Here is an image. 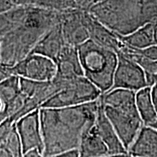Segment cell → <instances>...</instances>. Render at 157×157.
I'll use <instances>...</instances> for the list:
<instances>
[{"label":"cell","mask_w":157,"mask_h":157,"mask_svg":"<svg viewBox=\"0 0 157 157\" xmlns=\"http://www.w3.org/2000/svg\"><path fill=\"white\" fill-rule=\"evenodd\" d=\"M60 23V12L37 5H16L0 14V66L13 67L32 53Z\"/></svg>","instance_id":"1"},{"label":"cell","mask_w":157,"mask_h":157,"mask_svg":"<svg viewBox=\"0 0 157 157\" xmlns=\"http://www.w3.org/2000/svg\"><path fill=\"white\" fill-rule=\"evenodd\" d=\"M99 103L100 98L76 106L39 109L44 156L78 149L83 137L95 126Z\"/></svg>","instance_id":"2"},{"label":"cell","mask_w":157,"mask_h":157,"mask_svg":"<svg viewBox=\"0 0 157 157\" xmlns=\"http://www.w3.org/2000/svg\"><path fill=\"white\" fill-rule=\"evenodd\" d=\"M101 101L105 115L128 151L144 126L137 108L136 93L128 90H112L103 94Z\"/></svg>","instance_id":"3"},{"label":"cell","mask_w":157,"mask_h":157,"mask_svg":"<svg viewBox=\"0 0 157 157\" xmlns=\"http://www.w3.org/2000/svg\"><path fill=\"white\" fill-rule=\"evenodd\" d=\"M88 12L121 36H127L147 24L143 0H101Z\"/></svg>","instance_id":"4"},{"label":"cell","mask_w":157,"mask_h":157,"mask_svg":"<svg viewBox=\"0 0 157 157\" xmlns=\"http://www.w3.org/2000/svg\"><path fill=\"white\" fill-rule=\"evenodd\" d=\"M78 51L84 77L102 94L109 92L113 85L118 54L90 39L80 45Z\"/></svg>","instance_id":"5"},{"label":"cell","mask_w":157,"mask_h":157,"mask_svg":"<svg viewBox=\"0 0 157 157\" xmlns=\"http://www.w3.org/2000/svg\"><path fill=\"white\" fill-rule=\"evenodd\" d=\"M1 81L12 76H17L32 81L47 82L54 79L58 68L56 62L42 55H29L13 67L0 66Z\"/></svg>","instance_id":"6"},{"label":"cell","mask_w":157,"mask_h":157,"mask_svg":"<svg viewBox=\"0 0 157 157\" xmlns=\"http://www.w3.org/2000/svg\"><path fill=\"white\" fill-rule=\"evenodd\" d=\"M102 93L84 76L72 80L41 106L49 109H61L83 105L98 101Z\"/></svg>","instance_id":"7"},{"label":"cell","mask_w":157,"mask_h":157,"mask_svg":"<svg viewBox=\"0 0 157 157\" xmlns=\"http://www.w3.org/2000/svg\"><path fill=\"white\" fill-rule=\"evenodd\" d=\"M148 87L146 76L143 68L135 62L118 53V64L113 85L111 90L123 89L137 93Z\"/></svg>","instance_id":"8"},{"label":"cell","mask_w":157,"mask_h":157,"mask_svg":"<svg viewBox=\"0 0 157 157\" xmlns=\"http://www.w3.org/2000/svg\"><path fill=\"white\" fill-rule=\"evenodd\" d=\"M23 153L38 150L44 153V145L41 129L39 109L25 115L15 122Z\"/></svg>","instance_id":"9"},{"label":"cell","mask_w":157,"mask_h":157,"mask_svg":"<svg viewBox=\"0 0 157 157\" xmlns=\"http://www.w3.org/2000/svg\"><path fill=\"white\" fill-rule=\"evenodd\" d=\"M60 25L66 44L78 48L90 39L81 8L60 12Z\"/></svg>","instance_id":"10"},{"label":"cell","mask_w":157,"mask_h":157,"mask_svg":"<svg viewBox=\"0 0 157 157\" xmlns=\"http://www.w3.org/2000/svg\"><path fill=\"white\" fill-rule=\"evenodd\" d=\"M82 21L87 29L90 40L117 53L119 52L121 41L113 31L98 21L87 10H82Z\"/></svg>","instance_id":"11"},{"label":"cell","mask_w":157,"mask_h":157,"mask_svg":"<svg viewBox=\"0 0 157 157\" xmlns=\"http://www.w3.org/2000/svg\"><path fill=\"white\" fill-rule=\"evenodd\" d=\"M95 126L98 135L109 148L110 155L129 154L127 149L125 148L123 143L118 136L112 124L105 115L101 101V98Z\"/></svg>","instance_id":"12"},{"label":"cell","mask_w":157,"mask_h":157,"mask_svg":"<svg viewBox=\"0 0 157 157\" xmlns=\"http://www.w3.org/2000/svg\"><path fill=\"white\" fill-rule=\"evenodd\" d=\"M56 76L64 79L71 80L84 76L78 48L65 44L56 61Z\"/></svg>","instance_id":"13"},{"label":"cell","mask_w":157,"mask_h":157,"mask_svg":"<svg viewBox=\"0 0 157 157\" xmlns=\"http://www.w3.org/2000/svg\"><path fill=\"white\" fill-rule=\"evenodd\" d=\"M128 153L132 157H157V130L143 126Z\"/></svg>","instance_id":"14"},{"label":"cell","mask_w":157,"mask_h":157,"mask_svg":"<svg viewBox=\"0 0 157 157\" xmlns=\"http://www.w3.org/2000/svg\"><path fill=\"white\" fill-rule=\"evenodd\" d=\"M65 45L60 23L44 36L39 42L32 53L39 54L50 58L56 62ZM31 53V54H32Z\"/></svg>","instance_id":"15"},{"label":"cell","mask_w":157,"mask_h":157,"mask_svg":"<svg viewBox=\"0 0 157 157\" xmlns=\"http://www.w3.org/2000/svg\"><path fill=\"white\" fill-rule=\"evenodd\" d=\"M80 157H100L110 155L109 148L94 126L82 138L78 148Z\"/></svg>","instance_id":"16"},{"label":"cell","mask_w":157,"mask_h":157,"mask_svg":"<svg viewBox=\"0 0 157 157\" xmlns=\"http://www.w3.org/2000/svg\"><path fill=\"white\" fill-rule=\"evenodd\" d=\"M116 34L124 44L138 50H143L156 44L154 23L145 24L127 36Z\"/></svg>","instance_id":"17"},{"label":"cell","mask_w":157,"mask_h":157,"mask_svg":"<svg viewBox=\"0 0 157 157\" xmlns=\"http://www.w3.org/2000/svg\"><path fill=\"white\" fill-rule=\"evenodd\" d=\"M118 53H120L129 60L135 62L143 68L146 74L148 87H152L157 83V61L145 58L137 53L134 48L127 46L122 42H121L120 50Z\"/></svg>","instance_id":"18"},{"label":"cell","mask_w":157,"mask_h":157,"mask_svg":"<svg viewBox=\"0 0 157 157\" xmlns=\"http://www.w3.org/2000/svg\"><path fill=\"white\" fill-rule=\"evenodd\" d=\"M136 105L144 126H151L157 119V112L151 98V87L136 93Z\"/></svg>","instance_id":"19"},{"label":"cell","mask_w":157,"mask_h":157,"mask_svg":"<svg viewBox=\"0 0 157 157\" xmlns=\"http://www.w3.org/2000/svg\"><path fill=\"white\" fill-rule=\"evenodd\" d=\"M20 77L12 76L0 82V103L1 109L13 101L21 94Z\"/></svg>","instance_id":"20"},{"label":"cell","mask_w":157,"mask_h":157,"mask_svg":"<svg viewBox=\"0 0 157 157\" xmlns=\"http://www.w3.org/2000/svg\"><path fill=\"white\" fill-rule=\"evenodd\" d=\"M1 140V146L5 147L8 149L13 154V157H23L24 153H23L21 139L15 127V124L10 131L8 135L2 140Z\"/></svg>","instance_id":"21"},{"label":"cell","mask_w":157,"mask_h":157,"mask_svg":"<svg viewBox=\"0 0 157 157\" xmlns=\"http://www.w3.org/2000/svg\"><path fill=\"white\" fill-rule=\"evenodd\" d=\"M35 5L57 12L79 8L76 0H37Z\"/></svg>","instance_id":"22"},{"label":"cell","mask_w":157,"mask_h":157,"mask_svg":"<svg viewBox=\"0 0 157 157\" xmlns=\"http://www.w3.org/2000/svg\"><path fill=\"white\" fill-rule=\"evenodd\" d=\"M135 51L145 58L150 59L151 60L157 61V44L153 45L143 50H138L134 48Z\"/></svg>","instance_id":"23"},{"label":"cell","mask_w":157,"mask_h":157,"mask_svg":"<svg viewBox=\"0 0 157 157\" xmlns=\"http://www.w3.org/2000/svg\"><path fill=\"white\" fill-rule=\"evenodd\" d=\"M16 6L13 0H0V14L10 10Z\"/></svg>","instance_id":"24"},{"label":"cell","mask_w":157,"mask_h":157,"mask_svg":"<svg viewBox=\"0 0 157 157\" xmlns=\"http://www.w3.org/2000/svg\"><path fill=\"white\" fill-rule=\"evenodd\" d=\"M50 157H80V156L78 149H74V150L68 151L52 155V156H50Z\"/></svg>","instance_id":"25"},{"label":"cell","mask_w":157,"mask_h":157,"mask_svg":"<svg viewBox=\"0 0 157 157\" xmlns=\"http://www.w3.org/2000/svg\"><path fill=\"white\" fill-rule=\"evenodd\" d=\"M23 157H44V154L38 150H31L25 153Z\"/></svg>","instance_id":"26"},{"label":"cell","mask_w":157,"mask_h":157,"mask_svg":"<svg viewBox=\"0 0 157 157\" xmlns=\"http://www.w3.org/2000/svg\"><path fill=\"white\" fill-rule=\"evenodd\" d=\"M151 98L154 107L157 112V83L151 87Z\"/></svg>","instance_id":"27"},{"label":"cell","mask_w":157,"mask_h":157,"mask_svg":"<svg viewBox=\"0 0 157 157\" xmlns=\"http://www.w3.org/2000/svg\"><path fill=\"white\" fill-rule=\"evenodd\" d=\"M0 157H13V156L7 148L1 146V148H0Z\"/></svg>","instance_id":"28"},{"label":"cell","mask_w":157,"mask_h":157,"mask_svg":"<svg viewBox=\"0 0 157 157\" xmlns=\"http://www.w3.org/2000/svg\"><path fill=\"white\" fill-rule=\"evenodd\" d=\"M37 0H19L17 5H34Z\"/></svg>","instance_id":"29"},{"label":"cell","mask_w":157,"mask_h":157,"mask_svg":"<svg viewBox=\"0 0 157 157\" xmlns=\"http://www.w3.org/2000/svg\"><path fill=\"white\" fill-rule=\"evenodd\" d=\"M100 157H132L128 154H122V155H109V156H100Z\"/></svg>","instance_id":"30"},{"label":"cell","mask_w":157,"mask_h":157,"mask_svg":"<svg viewBox=\"0 0 157 157\" xmlns=\"http://www.w3.org/2000/svg\"><path fill=\"white\" fill-rule=\"evenodd\" d=\"M154 25V35H155V42H156V44H157V21L155 23Z\"/></svg>","instance_id":"31"},{"label":"cell","mask_w":157,"mask_h":157,"mask_svg":"<svg viewBox=\"0 0 157 157\" xmlns=\"http://www.w3.org/2000/svg\"><path fill=\"white\" fill-rule=\"evenodd\" d=\"M149 127H153V128H154L155 129H156L157 130V119H156V121H155L154 124H151V126H149Z\"/></svg>","instance_id":"32"},{"label":"cell","mask_w":157,"mask_h":157,"mask_svg":"<svg viewBox=\"0 0 157 157\" xmlns=\"http://www.w3.org/2000/svg\"><path fill=\"white\" fill-rule=\"evenodd\" d=\"M146 2H151V3H157V0H143Z\"/></svg>","instance_id":"33"},{"label":"cell","mask_w":157,"mask_h":157,"mask_svg":"<svg viewBox=\"0 0 157 157\" xmlns=\"http://www.w3.org/2000/svg\"><path fill=\"white\" fill-rule=\"evenodd\" d=\"M13 2H14V4H15V5H18L19 0H13Z\"/></svg>","instance_id":"34"}]
</instances>
